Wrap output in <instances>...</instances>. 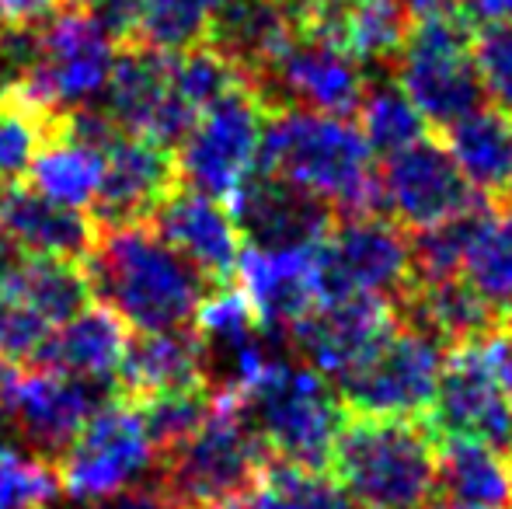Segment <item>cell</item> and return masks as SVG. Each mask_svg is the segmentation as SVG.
<instances>
[{"mask_svg":"<svg viewBox=\"0 0 512 509\" xmlns=\"http://www.w3.org/2000/svg\"><path fill=\"white\" fill-rule=\"evenodd\" d=\"M91 300L112 311L136 335L182 332L196 325L213 283L168 245L150 224L98 234L84 262Z\"/></svg>","mask_w":512,"mask_h":509,"instance_id":"6da1fadb","label":"cell"},{"mask_svg":"<svg viewBox=\"0 0 512 509\" xmlns=\"http://www.w3.org/2000/svg\"><path fill=\"white\" fill-rule=\"evenodd\" d=\"M258 171L290 182L335 210L338 220L377 213L373 150L342 116L283 109L265 123Z\"/></svg>","mask_w":512,"mask_h":509,"instance_id":"7a4b0ae2","label":"cell"},{"mask_svg":"<svg viewBox=\"0 0 512 509\" xmlns=\"http://www.w3.org/2000/svg\"><path fill=\"white\" fill-rule=\"evenodd\" d=\"M328 471L363 509H425L439 489V443L418 419L349 415Z\"/></svg>","mask_w":512,"mask_h":509,"instance_id":"3957f363","label":"cell"},{"mask_svg":"<svg viewBox=\"0 0 512 509\" xmlns=\"http://www.w3.org/2000/svg\"><path fill=\"white\" fill-rule=\"evenodd\" d=\"M255 436L265 443L272 464L300 471H328L345 408L338 391L307 363L279 356L241 398L234 401Z\"/></svg>","mask_w":512,"mask_h":509,"instance_id":"277c9868","label":"cell"},{"mask_svg":"<svg viewBox=\"0 0 512 509\" xmlns=\"http://www.w3.org/2000/svg\"><path fill=\"white\" fill-rule=\"evenodd\" d=\"M119 39L95 7H67L35 28V60L18 95L35 109L70 116L98 105L112 77Z\"/></svg>","mask_w":512,"mask_h":509,"instance_id":"5b68a950","label":"cell"},{"mask_svg":"<svg viewBox=\"0 0 512 509\" xmlns=\"http://www.w3.org/2000/svg\"><path fill=\"white\" fill-rule=\"evenodd\" d=\"M272 457L234 401H220L196 436L157 461V475L182 509H213L262 489Z\"/></svg>","mask_w":512,"mask_h":509,"instance_id":"8992f818","label":"cell"},{"mask_svg":"<svg viewBox=\"0 0 512 509\" xmlns=\"http://www.w3.org/2000/svg\"><path fill=\"white\" fill-rule=\"evenodd\" d=\"M471 42L467 18L457 11L411 25L391 70L425 123L446 129L467 112L481 109L485 91L474 70Z\"/></svg>","mask_w":512,"mask_h":509,"instance_id":"52a82bcc","label":"cell"},{"mask_svg":"<svg viewBox=\"0 0 512 509\" xmlns=\"http://www.w3.org/2000/svg\"><path fill=\"white\" fill-rule=\"evenodd\" d=\"M265 112V102L248 84H237L209 105L175 150L182 185L230 203L262 164Z\"/></svg>","mask_w":512,"mask_h":509,"instance_id":"ba28073f","label":"cell"},{"mask_svg":"<svg viewBox=\"0 0 512 509\" xmlns=\"http://www.w3.org/2000/svg\"><path fill=\"white\" fill-rule=\"evenodd\" d=\"M321 265V300L370 297L398 304L415 283L411 238L394 220L366 217L335 220L331 234L317 248Z\"/></svg>","mask_w":512,"mask_h":509,"instance_id":"9c48e42d","label":"cell"},{"mask_svg":"<svg viewBox=\"0 0 512 509\" xmlns=\"http://www.w3.org/2000/svg\"><path fill=\"white\" fill-rule=\"evenodd\" d=\"M446 346L415 325L394 335L349 377L335 384L345 415L363 419H418L429 415L443 374Z\"/></svg>","mask_w":512,"mask_h":509,"instance_id":"30bf717a","label":"cell"},{"mask_svg":"<svg viewBox=\"0 0 512 509\" xmlns=\"http://www.w3.org/2000/svg\"><path fill=\"white\" fill-rule=\"evenodd\" d=\"M157 471V450L133 401L108 398L88 419L60 464L63 492L74 503H102Z\"/></svg>","mask_w":512,"mask_h":509,"instance_id":"8fae6325","label":"cell"},{"mask_svg":"<svg viewBox=\"0 0 512 509\" xmlns=\"http://www.w3.org/2000/svg\"><path fill=\"white\" fill-rule=\"evenodd\" d=\"M366 84H370L366 67L349 49H342L328 35L304 32L248 88H255L269 112L304 109L349 119L352 112H359Z\"/></svg>","mask_w":512,"mask_h":509,"instance_id":"7c38bea8","label":"cell"},{"mask_svg":"<svg viewBox=\"0 0 512 509\" xmlns=\"http://www.w3.org/2000/svg\"><path fill=\"white\" fill-rule=\"evenodd\" d=\"M108 398H115L112 387L39 367H18L11 391L18 447L60 468L81 429Z\"/></svg>","mask_w":512,"mask_h":509,"instance_id":"4fadbf2b","label":"cell"},{"mask_svg":"<svg viewBox=\"0 0 512 509\" xmlns=\"http://www.w3.org/2000/svg\"><path fill=\"white\" fill-rule=\"evenodd\" d=\"M425 426L436 436V443L474 440L512 454V405L488 370L481 339L446 349Z\"/></svg>","mask_w":512,"mask_h":509,"instance_id":"5bb4252c","label":"cell"},{"mask_svg":"<svg viewBox=\"0 0 512 509\" xmlns=\"http://www.w3.org/2000/svg\"><path fill=\"white\" fill-rule=\"evenodd\" d=\"M478 192L464 182L453 157L436 140L391 154L377 171V210L401 231H425L478 203Z\"/></svg>","mask_w":512,"mask_h":509,"instance_id":"9a60e30c","label":"cell"},{"mask_svg":"<svg viewBox=\"0 0 512 509\" xmlns=\"http://www.w3.org/2000/svg\"><path fill=\"white\" fill-rule=\"evenodd\" d=\"M98 147H102V185L91 217L102 231L147 224L157 206L182 185L175 150L147 136L122 133L119 126H112L98 140Z\"/></svg>","mask_w":512,"mask_h":509,"instance_id":"2e32d148","label":"cell"},{"mask_svg":"<svg viewBox=\"0 0 512 509\" xmlns=\"http://www.w3.org/2000/svg\"><path fill=\"white\" fill-rule=\"evenodd\" d=\"M98 109L122 133L147 136L168 150H178L196 116L178 102L171 88V56L143 46H119L108 88Z\"/></svg>","mask_w":512,"mask_h":509,"instance_id":"e0dca14e","label":"cell"},{"mask_svg":"<svg viewBox=\"0 0 512 509\" xmlns=\"http://www.w3.org/2000/svg\"><path fill=\"white\" fill-rule=\"evenodd\" d=\"M398 328L394 304L370 297L321 300L304 321L290 328V342L310 370L342 381L359 370Z\"/></svg>","mask_w":512,"mask_h":509,"instance_id":"ac0fdd59","label":"cell"},{"mask_svg":"<svg viewBox=\"0 0 512 509\" xmlns=\"http://www.w3.org/2000/svg\"><path fill=\"white\" fill-rule=\"evenodd\" d=\"M317 248H255L244 245L237 262V290L248 297L255 318L269 332L290 335L321 304V265Z\"/></svg>","mask_w":512,"mask_h":509,"instance_id":"d6986e66","label":"cell"},{"mask_svg":"<svg viewBox=\"0 0 512 509\" xmlns=\"http://www.w3.org/2000/svg\"><path fill=\"white\" fill-rule=\"evenodd\" d=\"M175 252H182L213 286H230L237 279V262L244 238L223 199L178 185L157 213L147 220Z\"/></svg>","mask_w":512,"mask_h":509,"instance_id":"ffe728a7","label":"cell"},{"mask_svg":"<svg viewBox=\"0 0 512 509\" xmlns=\"http://www.w3.org/2000/svg\"><path fill=\"white\" fill-rule=\"evenodd\" d=\"M244 245L255 248H304L321 245L335 227V210L290 182L255 171L230 199Z\"/></svg>","mask_w":512,"mask_h":509,"instance_id":"44dd1931","label":"cell"},{"mask_svg":"<svg viewBox=\"0 0 512 509\" xmlns=\"http://www.w3.org/2000/svg\"><path fill=\"white\" fill-rule=\"evenodd\" d=\"M0 234H7L21 252L35 258L84 265L91 248L98 245L102 227L91 213L53 203L21 182L0 192Z\"/></svg>","mask_w":512,"mask_h":509,"instance_id":"7402d4cb","label":"cell"},{"mask_svg":"<svg viewBox=\"0 0 512 509\" xmlns=\"http://www.w3.org/2000/svg\"><path fill=\"white\" fill-rule=\"evenodd\" d=\"M129 346V328L105 311L102 304H88L77 318L60 325L46 339L28 367L53 370V374L81 377V381L112 387L119 381L122 360H126Z\"/></svg>","mask_w":512,"mask_h":509,"instance_id":"603a6c76","label":"cell"},{"mask_svg":"<svg viewBox=\"0 0 512 509\" xmlns=\"http://www.w3.org/2000/svg\"><path fill=\"white\" fill-rule=\"evenodd\" d=\"M394 307L401 311L405 325L422 328L450 349L485 339L502 325L499 307L488 304L464 276L415 279L411 290Z\"/></svg>","mask_w":512,"mask_h":509,"instance_id":"cb8c5ba5","label":"cell"},{"mask_svg":"<svg viewBox=\"0 0 512 509\" xmlns=\"http://www.w3.org/2000/svg\"><path fill=\"white\" fill-rule=\"evenodd\" d=\"M203 384V353L192 328L182 332L129 335L126 360H122L115 394L133 405L175 391H196Z\"/></svg>","mask_w":512,"mask_h":509,"instance_id":"d4e9b609","label":"cell"},{"mask_svg":"<svg viewBox=\"0 0 512 509\" xmlns=\"http://www.w3.org/2000/svg\"><path fill=\"white\" fill-rule=\"evenodd\" d=\"M119 46H143L178 56L209 35V11L199 0H102L95 7Z\"/></svg>","mask_w":512,"mask_h":509,"instance_id":"484cf974","label":"cell"},{"mask_svg":"<svg viewBox=\"0 0 512 509\" xmlns=\"http://www.w3.org/2000/svg\"><path fill=\"white\" fill-rule=\"evenodd\" d=\"M446 154L478 196L506 192L512 178V116L502 109H474L446 126Z\"/></svg>","mask_w":512,"mask_h":509,"instance_id":"4316f807","label":"cell"},{"mask_svg":"<svg viewBox=\"0 0 512 509\" xmlns=\"http://www.w3.org/2000/svg\"><path fill=\"white\" fill-rule=\"evenodd\" d=\"M411 32V18L398 0H352L345 7H328L317 35H328L349 49L366 70H391L398 49Z\"/></svg>","mask_w":512,"mask_h":509,"instance_id":"83f0119b","label":"cell"},{"mask_svg":"<svg viewBox=\"0 0 512 509\" xmlns=\"http://www.w3.org/2000/svg\"><path fill=\"white\" fill-rule=\"evenodd\" d=\"M439 489L443 499L474 509H512L509 454L474 440L439 443Z\"/></svg>","mask_w":512,"mask_h":509,"instance_id":"f1b7e54d","label":"cell"},{"mask_svg":"<svg viewBox=\"0 0 512 509\" xmlns=\"http://www.w3.org/2000/svg\"><path fill=\"white\" fill-rule=\"evenodd\" d=\"M25 185L60 206L91 213L98 185H102V147L74 136L67 126L32 161Z\"/></svg>","mask_w":512,"mask_h":509,"instance_id":"f546056e","label":"cell"},{"mask_svg":"<svg viewBox=\"0 0 512 509\" xmlns=\"http://www.w3.org/2000/svg\"><path fill=\"white\" fill-rule=\"evenodd\" d=\"M63 129H67V116L35 109L18 91L0 98V192L25 182L42 147L56 140Z\"/></svg>","mask_w":512,"mask_h":509,"instance_id":"4dcf8cb0","label":"cell"},{"mask_svg":"<svg viewBox=\"0 0 512 509\" xmlns=\"http://www.w3.org/2000/svg\"><path fill=\"white\" fill-rule=\"evenodd\" d=\"M425 126L429 123L394 77L380 74L377 84H366V95L359 102V133L366 136L373 154L391 157L415 147L418 140H425Z\"/></svg>","mask_w":512,"mask_h":509,"instance_id":"1f68e13d","label":"cell"},{"mask_svg":"<svg viewBox=\"0 0 512 509\" xmlns=\"http://www.w3.org/2000/svg\"><path fill=\"white\" fill-rule=\"evenodd\" d=\"M460 276L499 311L512 304V210L499 213L492 206L485 224L474 234Z\"/></svg>","mask_w":512,"mask_h":509,"instance_id":"d6a6232c","label":"cell"},{"mask_svg":"<svg viewBox=\"0 0 512 509\" xmlns=\"http://www.w3.org/2000/svg\"><path fill=\"white\" fill-rule=\"evenodd\" d=\"M488 196H481L474 206H467L464 213L443 220L436 227H425L411 238V258H415V279H450L460 276L464 258L471 252V241L478 234V227L485 224V217L492 213V206L485 203Z\"/></svg>","mask_w":512,"mask_h":509,"instance_id":"836d02e7","label":"cell"},{"mask_svg":"<svg viewBox=\"0 0 512 509\" xmlns=\"http://www.w3.org/2000/svg\"><path fill=\"white\" fill-rule=\"evenodd\" d=\"M220 398L206 391V387H196V391H175V394H161V398L143 401L140 415L143 426H147V436L157 450V461L164 454H171L175 447H182L189 436H196L199 429L206 426V419L216 412Z\"/></svg>","mask_w":512,"mask_h":509,"instance_id":"e575fe53","label":"cell"},{"mask_svg":"<svg viewBox=\"0 0 512 509\" xmlns=\"http://www.w3.org/2000/svg\"><path fill=\"white\" fill-rule=\"evenodd\" d=\"M63 496L60 468L21 447H0V509H53Z\"/></svg>","mask_w":512,"mask_h":509,"instance_id":"d590c367","label":"cell"},{"mask_svg":"<svg viewBox=\"0 0 512 509\" xmlns=\"http://www.w3.org/2000/svg\"><path fill=\"white\" fill-rule=\"evenodd\" d=\"M258 499L265 509H363L349 492L338 489L335 478L286 468V464H272Z\"/></svg>","mask_w":512,"mask_h":509,"instance_id":"8d00e7d4","label":"cell"},{"mask_svg":"<svg viewBox=\"0 0 512 509\" xmlns=\"http://www.w3.org/2000/svg\"><path fill=\"white\" fill-rule=\"evenodd\" d=\"M481 91L512 116V25H492L471 42Z\"/></svg>","mask_w":512,"mask_h":509,"instance_id":"74e56055","label":"cell"},{"mask_svg":"<svg viewBox=\"0 0 512 509\" xmlns=\"http://www.w3.org/2000/svg\"><path fill=\"white\" fill-rule=\"evenodd\" d=\"M88 509H182L175 503V496L168 492V485L161 482V475H150L143 482L129 485V489L115 492V496L102 499V503H91Z\"/></svg>","mask_w":512,"mask_h":509,"instance_id":"f35d334b","label":"cell"},{"mask_svg":"<svg viewBox=\"0 0 512 509\" xmlns=\"http://www.w3.org/2000/svg\"><path fill=\"white\" fill-rule=\"evenodd\" d=\"M481 353H485V363L492 370L499 391L506 394V401L512 405V325H499L492 335L481 339Z\"/></svg>","mask_w":512,"mask_h":509,"instance_id":"ab89813d","label":"cell"},{"mask_svg":"<svg viewBox=\"0 0 512 509\" xmlns=\"http://www.w3.org/2000/svg\"><path fill=\"white\" fill-rule=\"evenodd\" d=\"M60 11V0H0V25L4 28H39Z\"/></svg>","mask_w":512,"mask_h":509,"instance_id":"60d3db41","label":"cell"},{"mask_svg":"<svg viewBox=\"0 0 512 509\" xmlns=\"http://www.w3.org/2000/svg\"><path fill=\"white\" fill-rule=\"evenodd\" d=\"M464 7V18L467 25H481V28H492V25H512V0H460Z\"/></svg>","mask_w":512,"mask_h":509,"instance_id":"b9f144b4","label":"cell"},{"mask_svg":"<svg viewBox=\"0 0 512 509\" xmlns=\"http://www.w3.org/2000/svg\"><path fill=\"white\" fill-rule=\"evenodd\" d=\"M14 374H18V367L0 363V447H18V436H14V408H11Z\"/></svg>","mask_w":512,"mask_h":509,"instance_id":"7bdbcfd3","label":"cell"},{"mask_svg":"<svg viewBox=\"0 0 512 509\" xmlns=\"http://www.w3.org/2000/svg\"><path fill=\"white\" fill-rule=\"evenodd\" d=\"M398 4L408 18L425 21V18H439V14H453L460 0H398Z\"/></svg>","mask_w":512,"mask_h":509,"instance_id":"ee69618b","label":"cell"},{"mask_svg":"<svg viewBox=\"0 0 512 509\" xmlns=\"http://www.w3.org/2000/svg\"><path fill=\"white\" fill-rule=\"evenodd\" d=\"M213 509H265V506H262V499H258V492H255V496H244V499H230V503H223V506H213Z\"/></svg>","mask_w":512,"mask_h":509,"instance_id":"f6af8a7d","label":"cell"},{"mask_svg":"<svg viewBox=\"0 0 512 509\" xmlns=\"http://www.w3.org/2000/svg\"><path fill=\"white\" fill-rule=\"evenodd\" d=\"M67 7H98L102 0H63Z\"/></svg>","mask_w":512,"mask_h":509,"instance_id":"bcb514c9","label":"cell"},{"mask_svg":"<svg viewBox=\"0 0 512 509\" xmlns=\"http://www.w3.org/2000/svg\"><path fill=\"white\" fill-rule=\"evenodd\" d=\"M199 4H203V7H206V11H209V14H213V11H216V7H223V4H227V0H199Z\"/></svg>","mask_w":512,"mask_h":509,"instance_id":"7dc6e473","label":"cell"},{"mask_svg":"<svg viewBox=\"0 0 512 509\" xmlns=\"http://www.w3.org/2000/svg\"><path fill=\"white\" fill-rule=\"evenodd\" d=\"M506 199L512 203V178H509V185H506Z\"/></svg>","mask_w":512,"mask_h":509,"instance_id":"c3c4849f","label":"cell"},{"mask_svg":"<svg viewBox=\"0 0 512 509\" xmlns=\"http://www.w3.org/2000/svg\"><path fill=\"white\" fill-rule=\"evenodd\" d=\"M4 32H7V28H4V25H0V39H4Z\"/></svg>","mask_w":512,"mask_h":509,"instance_id":"681fc988","label":"cell"},{"mask_svg":"<svg viewBox=\"0 0 512 509\" xmlns=\"http://www.w3.org/2000/svg\"><path fill=\"white\" fill-rule=\"evenodd\" d=\"M509 314H512V304H509Z\"/></svg>","mask_w":512,"mask_h":509,"instance_id":"f907efd6","label":"cell"},{"mask_svg":"<svg viewBox=\"0 0 512 509\" xmlns=\"http://www.w3.org/2000/svg\"><path fill=\"white\" fill-rule=\"evenodd\" d=\"M509 461H512V454H509Z\"/></svg>","mask_w":512,"mask_h":509,"instance_id":"816d5d0a","label":"cell"}]
</instances>
